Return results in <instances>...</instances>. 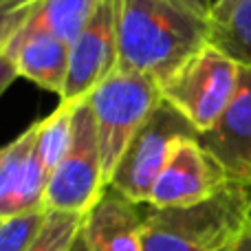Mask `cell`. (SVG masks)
<instances>
[{
	"label": "cell",
	"mask_w": 251,
	"mask_h": 251,
	"mask_svg": "<svg viewBox=\"0 0 251 251\" xmlns=\"http://www.w3.org/2000/svg\"><path fill=\"white\" fill-rule=\"evenodd\" d=\"M161 100V86L154 79L119 66L88 95L108 183L128 143Z\"/></svg>",
	"instance_id": "3957f363"
},
{
	"label": "cell",
	"mask_w": 251,
	"mask_h": 251,
	"mask_svg": "<svg viewBox=\"0 0 251 251\" xmlns=\"http://www.w3.org/2000/svg\"><path fill=\"white\" fill-rule=\"evenodd\" d=\"M16 77H20V75H18L13 62L9 60L7 55H0V97H2V93L7 91L9 86H11Z\"/></svg>",
	"instance_id": "d6986e66"
},
{
	"label": "cell",
	"mask_w": 251,
	"mask_h": 251,
	"mask_svg": "<svg viewBox=\"0 0 251 251\" xmlns=\"http://www.w3.org/2000/svg\"><path fill=\"white\" fill-rule=\"evenodd\" d=\"M84 216L79 214L47 212L38 236L25 251H73L82 236Z\"/></svg>",
	"instance_id": "2e32d148"
},
{
	"label": "cell",
	"mask_w": 251,
	"mask_h": 251,
	"mask_svg": "<svg viewBox=\"0 0 251 251\" xmlns=\"http://www.w3.org/2000/svg\"><path fill=\"white\" fill-rule=\"evenodd\" d=\"M7 57L13 62L20 77L31 79L40 88L57 93L62 97L69 77L71 44L49 35H38L22 42Z\"/></svg>",
	"instance_id": "4fadbf2b"
},
{
	"label": "cell",
	"mask_w": 251,
	"mask_h": 251,
	"mask_svg": "<svg viewBox=\"0 0 251 251\" xmlns=\"http://www.w3.org/2000/svg\"><path fill=\"white\" fill-rule=\"evenodd\" d=\"M181 137H196V130L176 108L161 100L128 143L108 185L137 205H148L170 150Z\"/></svg>",
	"instance_id": "8992f818"
},
{
	"label": "cell",
	"mask_w": 251,
	"mask_h": 251,
	"mask_svg": "<svg viewBox=\"0 0 251 251\" xmlns=\"http://www.w3.org/2000/svg\"><path fill=\"white\" fill-rule=\"evenodd\" d=\"M0 225H2V223H0Z\"/></svg>",
	"instance_id": "484cf974"
},
{
	"label": "cell",
	"mask_w": 251,
	"mask_h": 251,
	"mask_svg": "<svg viewBox=\"0 0 251 251\" xmlns=\"http://www.w3.org/2000/svg\"><path fill=\"white\" fill-rule=\"evenodd\" d=\"M100 0H35V7L16 38L9 42L4 55L16 51L22 42L38 35L73 44L93 18Z\"/></svg>",
	"instance_id": "7c38bea8"
},
{
	"label": "cell",
	"mask_w": 251,
	"mask_h": 251,
	"mask_svg": "<svg viewBox=\"0 0 251 251\" xmlns=\"http://www.w3.org/2000/svg\"><path fill=\"white\" fill-rule=\"evenodd\" d=\"M73 251H86V247H84V243H82V236H79V243L75 245V249Z\"/></svg>",
	"instance_id": "603a6c76"
},
{
	"label": "cell",
	"mask_w": 251,
	"mask_h": 251,
	"mask_svg": "<svg viewBox=\"0 0 251 251\" xmlns=\"http://www.w3.org/2000/svg\"><path fill=\"white\" fill-rule=\"evenodd\" d=\"M236 0H212V9H209V16H214V13L223 11V9H227L229 4H234ZM209 20V18H207Z\"/></svg>",
	"instance_id": "7402d4cb"
},
{
	"label": "cell",
	"mask_w": 251,
	"mask_h": 251,
	"mask_svg": "<svg viewBox=\"0 0 251 251\" xmlns=\"http://www.w3.org/2000/svg\"><path fill=\"white\" fill-rule=\"evenodd\" d=\"M35 7V0H11L0 2V55H4L9 42L16 38V33L22 29L26 18L31 16Z\"/></svg>",
	"instance_id": "ac0fdd59"
},
{
	"label": "cell",
	"mask_w": 251,
	"mask_h": 251,
	"mask_svg": "<svg viewBox=\"0 0 251 251\" xmlns=\"http://www.w3.org/2000/svg\"><path fill=\"white\" fill-rule=\"evenodd\" d=\"M209 25L176 0H119L117 66L163 84L207 44Z\"/></svg>",
	"instance_id": "6da1fadb"
},
{
	"label": "cell",
	"mask_w": 251,
	"mask_h": 251,
	"mask_svg": "<svg viewBox=\"0 0 251 251\" xmlns=\"http://www.w3.org/2000/svg\"><path fill=\"white\" fill-rule=\"evenodd\" d=\"M249 223L251 199L247 185L240 183L190 207L148 205L143 251H229Z\"/></svg>",
	"instance_id": "7a4b0ae2"
},
{
	"label": "cell",
	"mask_w": 251,
	"mask_h": 251,
	"mask_svg": "<svg viewBox=\"0 0 251 251\" xmlns=\"http://www.w3.org/2000/svg\"><path fill=\"white\" fill-rule=\"evenodd\" d=\"M0 2H11V0H0Z\"/></svg>",
	"instance_id": "d4e9b609"
},
{
	"label": "cell",
	"mask_w": 251,
	"mask_h": 251,
	"mask_svg": "<svg viewBox=\"0 0 251 251\" xmlns=\"http://www.w3.org/2000/svg\"><path fill=\"white\" fill-rule=\"evenodd\" d=\"M247 190H249V199H251V185H247Z\"/></svg>",
	"instance_id": "cb8c5ba5"
},
{
	"label": "cell",
	"mask_w": 251,
	"mask_h": 251,
	"mask_svg": "<svg viewBox=\"0 0 251 251\" xmlns=\"http://www.w3.org/2000/svg\"><path fill=\"white\" fill-rule=\"evenodd\" d=\"M75 106L69 101H60L55 110L49 117L40 119L38 130V154L42 161L47 174L51 176L53 170L66 154L73 139V117H75Z\"/></svg>",
	"instance_id": "9a60e30c"
},
{
	"label": "cell",
	"mask_w": 251,
	"mask_h": 251,
	"mask_svg": "<svg viewBox=\"0 0 251 251\" xmlns=\"http://www.w3.org/2000/svg\"><path fill=\"white\" fill-rule=\"evenodd\" d=\"M47 212H35L0 225V251H25L38 236Z\"/></svg>",
	"instance_id": "e0dca14e"
},
{
	"label": "cell",
	"mask_w": 251,
	"mask_h": 251,
	"mask_svg": "<svg viewBox=\"0 0 251 251\" xmlns=\"http://www.w3.org/2000/svg\"><path fill=\"white\" fill-rule=\"evenodd\" d=\"M35 122L11 143L0 148V223L44 209L49 174L38 154Z\"/></svg>",
	"instance_id": "9c48e42d"
},
{
	"label": "cell",
	"mask_w": 251,
	"mask_h": 251,
	"mask_svg": "<svg viewBox=\"0 0 251 251\" xmlns=\"http://www.w3.org/2000/svg\"><path fill=\"white\" fill-rule=\"evenodd\" d=\"M108 187L101 163V148L97 126L88 97L77 101L73 117V139L49 176L44 192V209L60 214L86 216Z\"/></svg>",
	"instance_id": "5b68a950"
},
{
	"label": "cell",
	"mask_w": 251,
	"mask_h": 251,
	"mask_svg": "<svg viewBox=\"0 0 251 251\" xmlns=\"http://www.w3.org/2000/svg\"><path fill=\"white\" fill-rule=\"evenodd\" d=\"M117 2L100 0L88 25L71 44L69 77L60 101L86 100L117 69Z\"/></svg>",
	"instance_id": "ba28073f"
},
{
	"label": "cell",
	"mask_w": 251,
	"mask_h": 251,
	"mask_svg": "<svg viewBox=\"0 0 251 251\" xmlns=\"http://www.w3.org/2000/svg\"><path fill=\"white\" fill-rule=\"evenodd\" d=\"M240 82V66L212 44L183 62L161 86V97L203 134L212 130L231 104Z\"/></svg>",
	"instance_id": "277c9868"
},
{
	"label": "cell",
	"mask_w": 251,
	"mask_h": 251,
	"mask_svg": "<svg viewBox=\"0 0 251 251\" xmlns=\"http://www.w3.org/2000/svg\"><path fill=\"white\" fill-rule=\"evenodd\" d=\"M143 221L141 205L108 185L84 216L82 243L86 251H143Z\"/></svg>",
	"instance_id": "8fae6325"
},
{
	"label": "cell",
	"mask_w": 251,
	"mask_h": 251,
	"mask_svg": "<svg viewBox=\"0 0 251 251\" xmlns=\"http://www.w3.org/2000/svg\"><path fill=\"white\" fill-rule=\"evenodd\" d=\"M181 2L185 9H190L192 13H196L199 18L207 20L209 18V9H212V0H176Z\"/></svg>",
	"instance_id": "ffe728a7"
},
{
	"label": "cell",
	"mask_w": 251,
	"mask_h": 251,
	"mask_svg": "<svg viewBox=\"0 0 251 251\" xmlns=\"http://www.w3.org/2000/svg\"><path fill=\"white\" fill-rule=\"evenodd\" d=\"M231 178L223 165L201 146L196 137H181L170 150V156L152 187L150 207H190L216 196Z\"/></svg>",
	"instance_id": "52a82bcc"
},
{
	"label": "cell",
	"mask_w": 251,
	"mask_h": 251,
	"mask_svg": "<svg viewBox=\"0 0 251 251\" xmlns=\"http://www.w3.org/2000/svg\"><path fill=\"white\" fill-rule=\"evenodd\" d=\"M199 141L240 185H251V69L240 66L236 95L212 130L199 134Z\"/></svg>",
	"instance_id": "30bf717a"
},
{
	"label": "cell",
	"mask_w": 251,
	"mask_h": 251,
	"mask_svg": "<svg viewBox=\"0 0 251 251\" xmlns=\"http://www.w3.org/2000/svg\"><path fill=\"white\" fill-rule=\"evenodd\" d=\"M207 42L243 69H251V0H236L209 16Z\"/></svg>",
	"instance_id": "5bb4252c"
},
{
	"label": "cell",
	"mask_w": 251,
	"mask_h": 251,
	"mask_svg": "<svg viewBox=\"0 0 251 251\" xmlns=\"http://www.w3.org/2000/svg\"><path fill=\"white\" fill-rule=\"evenodd\" d=\"M229 251H251V223L249 227L240 234V238L234 243V247H231Z\"/></svg>",
	"instance_id": "44dd1931"
}]
</instances>
